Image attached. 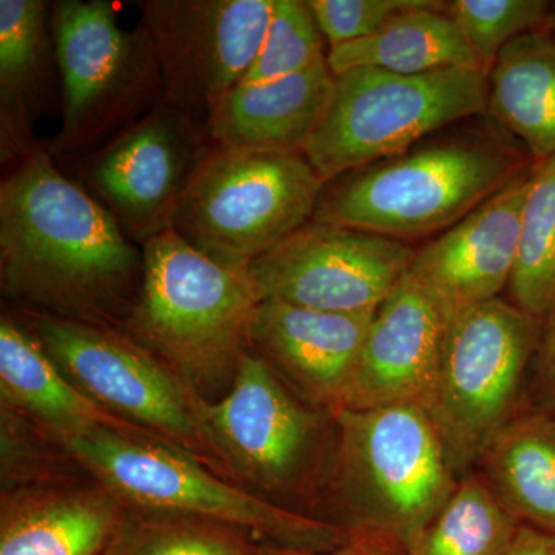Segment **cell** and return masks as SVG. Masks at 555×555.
I'll use <instances>...</instances> for the list:
<instances>
[{"mask_svg":"<svg viewBox=\"0 0 555 555\" xmlns=\"http://www.w3.org/2000/svg\"><path fill=\"white\" fill-rule=\"evenodd\" d=\"M144 281V254L47 145L0 184V283L17 312L124 332Z\"/></svg>","mask_w":555,"mask_h":555,"instance_id":"6da1fadb","label":"cell"},{"mask_svg":"<svg viewBox=\"0 0 555 555\" xmlns=\"http://www.w3.org/2000/svg\"><path fill=\"white\" fill-rule=\"evenodd\" d=\"M459 480L425 408L345 409L320 518L408 551Z\"/></svg>","mask_w":555,"mask_h":555,"instance_id":"7a4b0ae2","label":"cell"},{"mask_svg":"<svg viewBox=\"0 0 555 555\" xmlns=\"http://www.w3.org/2000/svg\"><path fill=\"white\" fill-rule=\"evenodd\" d=\"M531 164L489 133L429 138L327 181L312 221L406 243L452 228Z\"/></svg>","mask_w":555,"mask_h":555,"instance_id":"3957f363","label":"cell"},{"mask_svg":"<svg viewBox=\"0 0 555 555\" xmlns=\"http://www.w3.org/2000/svg\"><path fill=\"white\" fill-rule=\"evenodd\" d=\"M144 281L124 334L204 400L229 392L248 350L258 298L246 273L204 257L173 230L142 246Z\"/></svg>","mask_w":555,"mask_h":555,"instance_id":"277c9868","label":"cell"},{"mask_svg":"<svg viewBox=\"0 0 555 555\" xmlns=\"http://www.w3.org/2000/svg\"><path fill=\"white\" fill-rule=\"evenodd\" d=\"M38 429L126 506L215 518L247 529L261 542L306 553H328L352 540L345 529L273 505L169 448L105 430Z\"/></svg>","mask_w":555,"mask_h":555,"instance_id":"5b68a950","label":"cell"},{"mask_svg":"<svg viewBox=\"0 0 555 555\" xmlns=\"http://www.w3.org/2000/svg\"><path fill=\"white\" fill-rule=\"evenodd\" d=\"M204 418L241 486L273 505L320 518L337 438V414L295 393L247 350ZM321 520V518H320Z\"/></svg>","mask_w":555,"mask_h":555,"instance_id":"8992f818","label":"cell"},{"mask_svg":"<svg viewBox=\"0 0 555 555\" xmlns=\"http://www.w3.org/2000/svg\"><path fill=\"white\" fill-rule=\"evenodd\" d=\"M542 321L496 298L449 318L423 408L456 477L476 470L492 440L528 404Z\"/></svg>","mask_w":555,"mask_h":555,"instance_id":"52a82bcc","label":"cell"},{"mask_svg":"<svg viewBox=\"0 0 555 555\" xmlns=\"http://www.w3.org/2000/svg\"><path fill=\"white\" fill-rule=\"evenodd\" d=\"M324 184L302 152L214 145L185 190L171 230L222 268L246 273L312 221Z\"/></svg>","mask_w":555,"mask_h":555,"instance_id":"ba28073f","label":"cell"},{"mask_svg":"<svg viewBox=\"0 0 555 555\" xmlns=\"http://www.w3.org/2000/svg\"><path fill=\"white\" fill-rule=\"evenodd\" d=\"M14 317L91 400L243 488L208 429L207 400L158 357L115 328L17 310Z\"/></svg>","mask_w":555,"mask_h":555,"instance_id":"9c48e42d","label":"cell"},{"mask_svg":"<svg viewBox=\"0 0 555 555\" xmlns=\"http://www.w3.org/2000/svg\"><path fill=\"white\" fill-rule=\"evenodd\" d=\"M486 113L488 75L480 68L414 76L349 69L335 75L326 113L301 152L327 182Z\"/></svg>","mask_w":555,"mask_h":555,"instance_id":"30bf717a","label":"cell"},{"mask_svg":"<svg viewBox=\"0 0 555 555\" xmlns=\"http://www.w3.org/2000/svg\"><path fill=\"white\" fill-rule=\"evenodd\" d=\"M60 68L62 126L49 149L56 156L90 153L166 96L147 30L120 27L107 0L51 3Z\"/></svg>","mask_w":555,"mask_h":555,"instance_id":"8fae6325","label":"cell"},{"mask_svg":"<svg viewBox=\"0 0 555 555\" xmlns=\"http://www.w3.org/2000/svg\"><path fill=\"white\" fill-rule=\"evenodd\" d=\"M211 149L207 130L164 98L129 129L87 153L78 182L142 247L171 230Z\"/></svg>","mask_w":555,"mask_h":555,"instance_id":"7c38bea8","label":"cell"},{"mask_svg":"<svg viewBox=\"0 0 555 555\" xmlns=\"http://www.w3.org/2000/svg\"><path fill=\"white\" fill-rule=\"evenodd\" d=\"M275 0H145L139 3L166 100L207 130L254 64Z\"/></svg>","mask_w":555,"mask_h":555,"instance_id":"4fadbf2b","label":"cell"},{"mask_svg":"<svg viewBox=\"0 0 555 555\" xmlns=\"http://www.w3.org/2000/svg\"><path fill=\"white\" fill-rule=\"evenodd\" d=\"M415 250L363 230L309 221L247 269L258 301L372 312L404 280Z\"/></svg>","mask_w":555,"mask_h":555,"instance_id":"5bb4252c","label":"cell"},{"mask_svg":"<svg viewBox=\"0 0 555 555\" xmlns=\"http://www.w3.org/2000/svg\"><path fill=\"white\" fill-rule=\"evenodd\" d=\"M531 166L437 240L415 250L408 275L447 320L500 298L506 291L516 266Z\"/></svg>","mask_w":555,"mask_h":555,"instance_id":"9a60e30c","label":"cell"},{"mask_svg":"<svg viewBox=\"0 0 555 555\" xmlns=\"http://www.w3.org/2000/svg\"><path fill=\"white\" fill-rule=\"evenodd\" d=\"M375 312H323L259 301L248 324V350L299 397L338 414Z\"/></svg>","mask_w":555,"mask_h":555,"instance_id":"2e32d148","label":"cell"},{"mask_svg":"<svg viewBox=\"0 0 555 555\" xmlns=\"http://www.w3.org/2000/svg\"><path fill=\"white\" fill-rule=\"evenodd\" d=\"M447 324L436 302L404 276L372 318L345 409L423 406L436 378Z\"/></svg>","mask_w":555,"mask_h":555,"instance_id":"e0dca14e","label":"cell"},{"mask_svg":"<svg viewBox=\"0 0 555 555\" xmlns=\"http://www.w3.org/2000/svg\"><path fill=\"white\" fill-rule=\"evenodd\" d=\"M124 507L90 477L3 489L0 555H102Z\"/></svg>","mask_w":555,"mask_h":555,"instance_id":"ac0fdd59","label":"cell"},{"mask_svg":"<svg viewBox=\"0 0 555 555\" xmlns=\"http://www.w3.org/2000/svg\"><path fill=\"white\" fill-rule=\"evenodd\" d=\"M0 398L2 404L40 429L56 433L105 430L142 443L169 448L149 430L102 408L69 383L38 339L11 313L0 318Z\"/></svg>","mask_w":555,"mask_h":555,"instance_id":"d6986e66","label":"cell"},{"mask_svg":"<svg viewBox=\"0 0 555 555\" xmlns=\"http://www.w3.org/2000/svg\"><path fill=\"white\" fill-rule=\"evenodd\" d=\"M334 78L324 57L286 78L240 83L211 116L208 137L221 149L301 152L326 113Z\"/></svg>","mask_w":555,"mask_h":555,"instance_id":"ffe728a7","label":"cell"},{"mask_svg":"<svg viewBox=\"0 0 555 555\" xmlns=\"http://www.w3.org/2000/svg\"><path fill=\"white\" fill-rule=\"evenodd\" d=\"M51 3L0 0V159L11 166L38 150L36 124L56 87Z\"/></svg>","mask_w":555,"mask_h":555,"instance_id":"44dd1931","label":"cell"},{"mask_svg":"<svg viewBox=\"0 0 555 555\" xmlns=\"http://www.w3.org/2000/svg\"><path fill=\"white\" fill-rule=\"evenodd\" d=\"M488 113L532 163L555 156L553 33H526L502 50L488 76Z\"/></svg>","mask_w":555,"mask_h":555,"instance_id":"7402d4cb","label":"cell"},{"mask_svg":"<svg viewBox=\"0 0 555 555\" xmlns=\"http://www.w3.org/2000/svg\"><path fill=\"white\" fill-rule=\"evenodd\" d=\"M476 470L521 525L555 532V412L526 404Z\"/></svg>","mask_w":555,"mask_h":555,"instance_id":"603a6c76","label":"cell"},{"mask_svg":"<svg viewBox=\"0 0 555 555\" xmlns=\"http://www.w3.org/2000/svg\"><path fill=\"white\" fill-rule=\"evenodd\" d=\"M326 61L334 75L356 68L403 76L456 67L480 68L462 31L443 10V2L434 0L398 14L371 38L328 47Z\"/></svg>","mask_w":555,"mask_h":555,"instance_id":"cb8c5ba5","label":"cell"},{"mask_svg":"<svg viewBox=\"0 0 555 555\" xmlns=\"http://www.w3.org/2000/svg\"><path fill=\"white\" fill-rule=\"evenodd\" d=\"M520 525L499 502L480 473L473 470L460 478L408 554L503 555Z\"/></svg>","mask_w":555,"mask_h":555,"instance_id":"d4e9b609","label":"cell"},{"mask_svg":"<svg viewBox=\"0 0 555 555\" xmlns=\"http://www.w3.org/2000/svg\"><path fill=\"white\" fill-rule=\"evenodd\" d=\"M259 542L215 518L126 506L102 555H257Z\"/></svg>","mask_w":555,"mask_h":555,"instance_id":"484cf974","label":"cell"},{"mask_svg":"<svg viewBox=\"0 0 555 555\" xmlns=\"http://www.w3.org/2000/svg\"><path fill=\"white\" fill-rule=\"evenodd\" d=\"M507 301L545 320L555 308V156L532 163Z\"/></svg>","mask_w":555,"mask_h":555,"instance_id":"4316f807","label":"cell"},{"mask_svg":"<svg viewBox=\"0 0 555 555\" xmlns=\"http://www.w3.org/2000/svg\"><path fill=\"white\" fill-rule=\"evenodd\" d=\"M443 10L462 31L489 76L507 43L526 33L546 28L553 2L547 0H449Z\"/></svg>","mask_w":555,"mask_h":555,"instance_id":"83f0119b","label":"cell"},{"mask_svg":"<svg viewBox=\"0 0 555 555\" xmlns=\"http://www.w3.org/2000/svg\"><path fill=\"white\" fill-rule=\"evenodd\" d=\"M324 36L308 0H275L261 49L241 83L268 82L324 60Z\"/></svg>","mask_w":555,"mask_h":555,"instance_id":"f1b7e54d","label":"cell"},{"mask_svg":"<svg viewBox=\"0 0 555 555\" xmlns=\"http://www.w3.org/2000/svg\"><path fill=\"white\" fill-rule=\"evenodd\" d=\"M425 0H308L328 47L377 35L386 24Z\"/></svg>","mask_w":555,"mask_h":555,"instance_id":"f546056e","label":"cell"},{"mask_svg":"<svg viewBox=\"0 0 555 555\" xmlns=\"http://www.w3.org/2000/svg\"><path fill=\"white\" fill-rule=\"evenodd\" d=\"M528 403L555 412V308L542 323V335L529 375Z\"/></svg>","mask_w":555,"mask_h":555,"instance_id":"4dcf8cb0","label":"cell"},{"mask_svg":"<svg viewBox=\"0 0 555 555\" xmlns=\"http://www.w3.org/2000/svg\"><path fill=\"white\" fill-rule=\"evenodd\" d=\"M257 555H409L404 547L387 540L372 539V537H352L347 545L328 553H306V551L287 550L272 545L268 542H259Z\"/></svg>","mask_w":555,"mask_h":555,"instance_id":"1f68e13d","label":"cell"},{"mask_svg":"<svg viewBox=\"0 0 555 555\" xmlns=\"http://www.w3.org/2000/svg\"><path fill=\"white\" fill-rule=\"evenodd\" d=\"M503 555H555V532L520 525Z\"/></svg>","mask_w":555,"mask_h":555,"instance_id":"d6a6232c","label":"cell"},{"mask_svg":"<svg viewBox=\"0 0 555 555\" xmlns=\"http://www.w3.org/2000/svg\"><path fill=\"white\" fill-rule=\"evenodd\" d=\"M546 30H550L555 36V2H553V10H551L550 21H547Z\"/></svg>","mask_w":555,"mask_h":555,"instance_id":"836d02e7","label":"cell"}]
</instances>
